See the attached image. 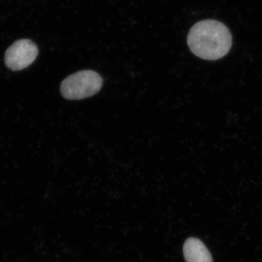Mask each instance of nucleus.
I'll list each match as a JSON object with an SVG mask.
<instances>
[{
	"instance_id": "3",
	"label": "nucleus",
	"mask_w": 262,
	"mask_h": 262,
	"mask_svg": "<svg viewBox=\"0 0 262 262\" xmlns=\"http://www.w3.org/2000/svg\"><path fill=\"white\" fill-rule=\"evenodd\" d=\"M38 51L37 46L30 39H20L7 50L5 64L13 71L24 70L35 61Z\"/></svg>"
},
{
	"instance_id": "2",
	"label": "nucleus",
	"mask_w": 262,
	"mask_h": 262,
	"mask_svg": "<svg viewBox=\"0 0 262 262\" xmlns=\"http://www.w3.org/2000/svg\"><path fill=\"white\" fill-rule=\"evenodd\" d=\"M103 85L99 74L92 70H83L69 76L61 84V95L67 99L80 100L97 94Z\"/></svg>"
},
{
	"instance_id": "4",
	"label": "nucleus",
	"mask_w": 262,
	"mask_h": 262,
	"mask_svg": "<svg viewBox=\"0 0 262 262\" xmlns=\"http://www.w3.org/2000/svg\"><path fill=\"white\" fill-rule=\"evenodd\" d=\"M183 251L187 262H213L211 253L201 239L194 237L187 239Z\"/></svg>"
},
{
	"instance_id": "1",
	"label": "nucleus",
	"mask_w": 262,
	"mask_h": 262,
	"mask_svg": "<svg viewBox=\"0 0 262 262\" xmlns=\"http://www.w3.org/2000/svg\"><path fill=\"white\" fill-rule=\"evenodd\" d=\"M187 43L195 56L214 61L229 53L232 47V35L225 24L218 20H202L189 31Z\"/></svg>"
}]
</instances>
